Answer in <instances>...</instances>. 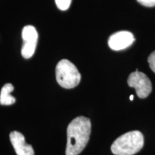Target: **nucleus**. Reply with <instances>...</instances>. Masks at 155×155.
<instances>
[{"mask_svg":"<svg viewBox=\"0 0 155 155\" xmlns=\"http://www.w3.org/2000/svg\"><path fill=\"white\" fill-rule=\"evenodd\" d=\"M9 139L17 155H34L33 148L25 142L24 136L20 132L12 131L9 134Z\"/></svg>","mask_w":155,"mask_h":155,"instance_id":"7","label":"nucleus"},{"mask_svg":"<svg viewBox=\"0 0 155 155\" xmlns=\"http://www.w3.org/2000/svg\"><path fill=\"white\" fill-rule=\"evenodd\" d=\"M148 63L150 68L155 73V51L152 52L148 58Z\"/></svg>","mask_w":155,"mask_h":155,"instance_id":"10","label":"nucleus"},{"mask_svg":"<svg viewBox=\"0 0 155 155\" xmlns=\"http://www.w3.org/2000/svg\"><path fill=\"white\" fill-rule=\"evenodd\" d=\"M72 0H55L56 5L60 10H67L71 6Z\"/></svg>","mask_w":155,"mask_h":155,"instance_id":"9","label":"nucleus"},{"mask_svg":"<svg viewBox=\"0 0 155 155\" xmlns=\"http://www.w3.org/2000/svg\"><path fill=\"white\" fill-rule=\"evenodd\" d=\"M23 45L21 53L23 58L28 59L34 55L37 47L38 33L36 29L32 25L24 27L22 32Z\"/></svg>","mask_w":155,"mask_h":155,"instance_id":"5","label":"nucleus"},{"mask_svg":"<svg viewBox=\"0 0 155 155\" xmlns=\"http://www.w3.org/2000/svg\"><path fill=\"white\" fill-rule=\"evenodd\" d=\"M134 40L135 38L131 32L129 31H119L109 37L108 44L111 50L119 51L129 48Z\"/></svg>","mask_w":155,"mask_h":155,"instance_id":"6","label":"nucleus"},{"mask_svg":"<svg viewBox=\"0 0 155 155\" xmlns=\"http://www.w3.org/2000/svg\"><path fill=\"white\" fill-rule=\"evenodd\" d=\"M14 90V86L11 83H7L2 87L0 93V104L3 106H9L15 104L16 99L11 96V92Z\"/></svg>","mask_w":155,"mask_h":155,"instance_id":"8","label":"nucleus"},{"mask_svg":"<svg viewBox=\"0 0 155 155\" xmlns=\"http://www.w3.org/2000/svg\"><path fill=\"white\" fill-rule=\"evenodd\" d=\"M129 98H130L131 101H133V99H134V96H133V95H131L130 97H129Z\"/></svg>","mask_w":155,"mask_h":155,"instance_id":"12","label":"nucleus"},{"mask_svg":"<svg viewBox=\"0 0 155 155\" xmlns=\"http://www.w3.org/2000/svg\"><path fill=\"white\" fill-rule=\"evenodd\" d=\"M127 83L129 86L135 88L137 96L140 98H147L152 92V86L150 78L138 70L129 75Z\"/></svg>","mask_w":155,"mask_h":155,"instance_id":"4","label":"nucleus"},{"mask_svg":"<svg viewBox=\"0 0 155 155\" xmlns=\"http://www.w3.org/2000/svg\"><path fill=\"white\" fill-rule=\"evenodd\" d=\"M137 2L145 7H152L155 6V0H137Z\"/></svg>","mask_w":155,"mask_h":155,"instance_id":"11","label":"nucleus"},{"mask_svg":"<svg viewBox=\"0 0 155 155\" xmlns=\"http://www.w3.org/2000/svg\"><path fill=\"white\" fill-rule=\"evenodd\" d=\"M144 142V136L140 131H129L114 141L111 150L115 155H134L143 148Z\"/></svg>","mask_w":155,"mask_h":155,"instance_id":"2","label":"nucleus"},{"mask_svg":"<svg viewBox=\"0 0 155 155\" xmlns=\"http://www.w3.org/2000/svg\"><path fill=\"white\" fill-rule=\"evenodd\" d=\"M56 79L58 84L64 88H75L81 81V74L74 64L68 60H61L55 68Z\"/></svg>","mask_w":155,"mask_h":155,"instance_id":"3","label":"nucleus"},{"mask_svg":"<svg viewBox=\"0 0 155 155\" xmlns=\"http://www.w3.org/2000/svg\"><path fill=\"white\" fill-rule=\"evenodd\" d=\"M91 131L88 118L78 116L69 124L67 128V145L65 154L78 155L88 144Z\"/></svg>","mask_w":155,"mask_h":155,"instance_id":"1","label":"nucleus"}]
</instances>
